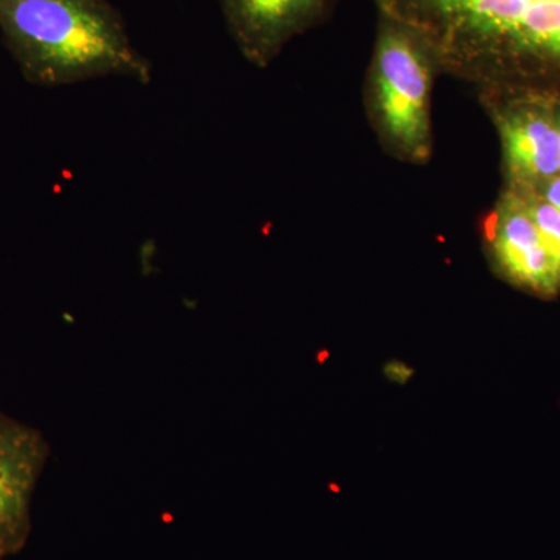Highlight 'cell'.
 <instances>
[{
  "label": "cell",
  "mask_w": 560,
  "mask_h": 560,
  "mask_svg": "<svg viewBox=\"0 0 560 560\" xmlns=\"http://www.w3.org/2000/svg\"><path fill=\"white\" fill-rule=\"evenodd\" d=\"M0 31L22 75L38 86L114 75L151 81L149 60L108 0H0Z\"/></svg>",
  "instance_id": "7a4b0ae2"
},
{
  "label": "cell",
  "mask_w": 560,
  "mask_h": 560,
  "mask_svg": "<svg viewBox=\"0 0 560 560\" xmlns=\"http://www.w3.org/2000/svg\"><path fill=\"white\" fill-rule=\"evenodd\" d=\"M529 187H533L544 200H547L551 206L560 210V175L556 176V178L544 180V183L537 184V186Z\"/></svg>",
  "instance_id": "9c48e42d"
},
{
  "label": "cell",
  "mask_w": 560,
  "mask_h": 560,
  "mask_svg": "<svg viewBox=\"0 0 560 560\" xmlns=\"http://www.w3.org/2000/svg\"><path fill=\"white\" fill-rule=\"evenodd\" d=\"M506 186L517 190L525 201L560 276V210L544 200L533 187L511 186V184H506Z\"/></svg>",
  "instance_id": "ba28073f"
},
{
  "label": "cell",
  "mask_w": 560,
  "mask_h": 560,
  "mask_svg": "<svg viewBox=\"0 0 560 560\" xmlns=\"http://www.w3.org/2000/svg\"><path fill=\"white\" fill-rule=\"evenodd\" d=\"M411 28L436 65L488 83L497 97L560 101V0H372Z\"/></svg>",
  "instance_id": "6da1fadb"
},
{
  "label": "cell",
  "mask_w": 560,
  "mask_h": 560,
  "mask_svg": "<svg viewBox=\"0 0 560 560\" xmlns=\"http://www.w3.org/2000/svg\"><path fill=\"white\" fill-rule=\"evenodd\" d=\"M436 65L411 28L378 14L370 70L375 124L390 149L411 162L431 153L430 91Z\"/></svg>",
  "instance_id": "3957f363"
},
{
  "label": "cell",
  "mask_w": 560,
  "mask_h": 560,
  "mask_svg": "<svg viewBox=\"0 0 560 560\" xmlns=\"http://www.w3.org/2000/svg\"><path fill=\"white\" fill-rule=\"evenodd\" d=\"M495 124L511 186H537L560 175L556 98L541 94L499 95Z\"/></svg>",
  "instance_id": "277c9868"
},
{
  "label": "cell",
  "mask_w": 560,
  "mask_h": 560,
  "mask_svg": "<svg viewBox=\"0 0 560 560\" xmlns=\"http://www.w3.org/2000/svg\"><path fill=\"white\" fill-rule=\"evenodd\" d=\"M224 20L243 57L259 68L291 39L319 25L331 0H220Z\"/></svg>",
  "instance_id": "52a82bcc"
},
{
  "label": "cell",
  "mask_w": 560,
  "mask_h": 560,
  "mask_svg": "<svg viewBox=\"0 0 560 560\" xmlns=\"http://www.w3.org/2000/svg\"><path fill=\"white\" fill-rule=\"evenodd\" d=\"M485 237L497 272L515 289L552 300L560 294V276L525 201L504 187L485 221Z\"/></svg>",
  "instance_id": "5b68a950"
},
{
  "label": "cell",
  "mask_w": 560,
  "mask_h": 560,
  "mask_svg": "<svg viewBox=\"0 0 560 560\" xmlns=\"http://www.w3.org/2000/svg\"><path fill=\"white\" fill-rule=\"evenodd\" d=\"M556 121H558V128L560 132V101H556L555 105Z\"/></svg>",
  "instance_id": "8fae6325"
},
{
  "label": "cell",
  "mask_w": 560,
  "mask_h": 560,
  "mask_svg": "<svg viewBox=\"0 0 560 560\" xmlns=\"http://www.w3.org/2000/svg\"><path fill=\"white\" fill-rule=\"evenodd\" d=\"M0 560H3L2 558H0Z\"/></svg>",
  "instance_id": "7c38bea8"
},
{
  "label": "cell",
  "mask_w": 560,
  "mask_h": 560,
  "mask_svg": "<svg viewBox=\"0 0 560 560\" xmlns=\"http://www.w3.org/2000/svg\"><path fill=\"white\" fill-rule=\"evenodd\" d=\"M386 374H388V377H394V381L405 383L404 377L401 375H405V377L410 378L411 371L408 370L405 364L399 363V366H397L396 363L388 364V368H386Z\"/></svg>",
  "instance_id": "30bf717a"
},
{
  "label": "cell",
  "mask_w": 560,
  "mask_h": 560,
  "mask_svg": "<svg viewBox=\"0 0 560 560\" xmlns=\"http://www.w3.org/2000/svg\"><path fill=\"white\" fill-rule=\"evenodd\" d=\"M49 444L39 430L0 412V558L16 555L32 533V501Z\"/></svg>",
  "instance_id": "8992f818"
}]
</instances>
